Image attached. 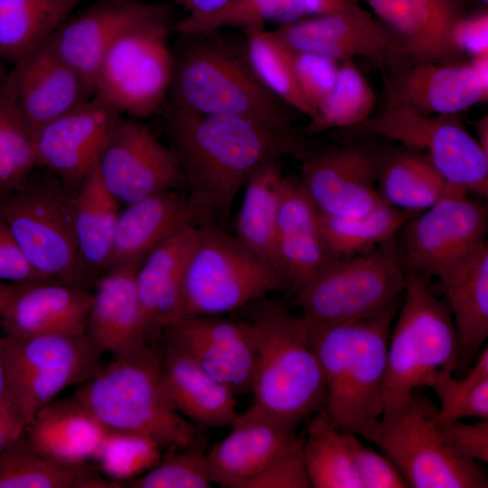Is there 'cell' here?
Returning <instances> with one entry per match:
<instances>
[{"instance_id": "ac0fdd59", "label": "cell", "mask_w": 488, "mask_h": 488, "mask_svg": "<svg viewBox=\"0 0 488 488\" xmlns=\"http://www.w3.org/2000/svg\"><path fill=\"white\" fill-rule=\"evenodd\" d=\"M163 336L235 396L251 390L256 347L249 320L221 315L182 317Z\"/></svg>"}, {"instance_id": "db71d44e", "label": "cell", "mask_w": 488, "mask_h": 488, "mask_svg": "<svg viewBox=\"0 0 488 488\" xmlns=\"http://www.w3.org/2000/svg\"><path fill=\"white\" fill-rule=\"evenodd\" d=\"M187 12L176 25L177 33H195L214 31L217 21L236 0H174Z\"/></svg>"}, {"instance_id": "6125c7cd", "label": "cell", "mask_w": 488, "mask_h": 488, "mask_svg": "<svg viewBox=\"0 0 488 488\" xmlns=\"http://www.w3.org/2000/svg\"><path fill=\"white\" fill-rule=\"evenodd\" d=\"M9 70L6 69L5 62L0 61V82L5 77Z\"/></svg>"}, {"instance_id": "7a4b0ae2", "label": "cell", "mask_w": 488, "mask_h": 488, "mask_svg": "<svg viewBox=\"0 0 488 488\" xmlns=\"http://www.w3.org/2000/svg\"><path fill=\"white\" fill-rule=\"evenodd\" d=\"M171 46L167 108L255 120L290 132L294 111L270 93L240 46L210 33H182Z\"/></svg>"}, {"instance_id": "52a82bcc", "label": "cell", "mask_w": 488, "mask_h": 488, "mask_svg": "<svg viewBox=\"0 0 488 488\" xmlns=\"http://www.w3.org/2000/svg\"><path fill=\"white\" fill-rule=\"evenodd\" d=\"M406 283L396 237L334 259L295 294L294 303L307 326L349 323L398 305Z\"/></svg>"}, {"instance_id": "d590c367", "label": "cell", "mask_w": 488, "mask_h": 488, "mask_svg": "<svg viewBox=\"0 0 488 488\" xmlns=\"http://www.w3.org/2000/svg\"><path fill=\"white\" fill-rule=\"evenodd\" d=\"M279 162L264 164L247 181L235 223V236L277 271V223L284 177Z\"/></svg>"}, {"instance_id": "d6986e66", "label": "cell", "mask_w": 488, "mask_h": 488, "mask_svg": "<svg viewBox=\"0 0 488 488\" xmlns=\"http://www.w3.org/2000/svg\"><path fill=\"white\" fill-rule=\"evenodd\" d=\"M122 115L97 96L34 131L37 166L72 189L95 166L113 127Z\"/></svg>"}, {"instance_id": "6f0895ef", "label": "cell", "mask_w": 488, "mask_h": 488, "mask_svg": "<svg viewBox=\"0 0 488 488\" xmlns=\"http://www.w3.org/2000/svg\"><path fill=\"white\" fill-rule=\"evenodd\" d=\"M15 108L13 78L10 70L0 82V136Z\"/></svg>"}, {"instance_id": "94428289", "label": "cell", "mask_w": 488, "mask_h": 488, "mask_svg": "<svg viewBox=\"0 0 488 488\" xmlns=\"http://www.w3.org/2000/svg\"><path fill=\"white\" fill-rule=\"evenodd\" d=\"M476 131V141L483 149V151L488 155V117L487 115L479 118L474 123Z\"/></svg>"}, {"instance_id": "277c9868", "label": "cell", "mask_w": 488, "mask_h": 488, "mask_svg": "<svg viewBox=\"0 0 488 488\" xmlns=\"http://www.w3.org/2000/svg\"><path fill=\"white\" fill-rule=\"evenodd\" d=\"M251 322L256 358L253 404L284 427L324 409L325 389L309 333L300 315L266 297L254 303Z\"/></svg>"}, {"instance_id": "74e56055", "label": "cell", "mask_w": 488, "mask_h": 488, "mask_svg": "<svg viewBox=\"0 0 488 488\" xmlns=\"http://www.w3.org/2000/svg\"><path fill=\"white\" fill-rule=\"evenodd\" d=\"M348 436L349 432L336 427L324 409L309 418L302 452L312 487L361 488Z\"/></svg>"}, {"instance_id": "816d5d0a", "label": "cell", "mask_w": 488, "mask_h": 488, "mask_svg": "<svg viewBox=\"0 0 488 488\" xmlns=\"http://www.w3.org/2000/svg\"><path fill=\"white\" fill-rule=\"evenodd\" d=\"M456 51L465 59L488 55V11L466 13L455 23L452 33Z\"/></svg>"}, {"instance_id": "836d02e7", "label": "cell", "mask_w": 488, "mask_h": 488, "mask_svg": "<svg viewBox=\"0 0 488 488\" xmlns=\"http://www.w3.org/2000/svg\"><path fill=\"white\" fill-rule=\"evenodd\" d=\"M120 203L108 191L94 166L74 196L73 232L81 269L90 284L108 270Z\"/></svg>"}, {"instance_id": "2e32d148", "label": "cell", "mask_w": 488, "mask_h": 488, "mask_svg": "<svg viewBox=\"0 0 488 488\" xmlns=\"http://www.w3.org/2000/svg\"><path fill=\"white\" fill-rule=\"evenodd\" d=\"M388 101L429 115H459L488 99V55L457 62L401 55L382 69Z\"/></svg>"}, {"instance_id": "83f0119b", "label": "cell", "mask_w": 488, "mask_h": 488, "mask_svg": "<svg viewBox=\"0 0 488 488\" xmlns=\"http://www.w3.org/2000/svg\"><path fill=\"white\" fill-rule=\"evenodd\" d=\"M137 268L114 266L94 283L85 333L112 357L148 345L136 283Z\"/></svg>"}, {"instance_id": "681fc988", "label": "cell", "mask_w": 488, "mask_h": 488, "mask_svg": "<svg viewBox=\"0 0 488 488\" xmlns=\"http://www.w3.org/2000/svg\"><path fill=\"white\" fill-rule=\"evenodd\" d=\"M302 446L303 440L274 459L242 488H311Z\"/></svg>"}, {"instance_id": "484cf974", "label": "cell", "mask_w": 488, "mask_h": 488, "mask_svg": "<svg viewBox=\"0 0 488 488\" xmlns=\"http://www.w3.org/2000/svg\"><path fill=\"white\" fill-rule=\"evenodd\" d=\"M199 226L191 224L175 232L151 251L136 270L148 345L155 343L181 318L184 272Z\"/></svg>"}, {"instance_id": "3957f363", "label": "cell", "mask_w": 488, "mask_h": 488, "mask_svg": "<svg viewBox=\"0 0 488 488\" xmlns=\"http://www.w3.org/2000/svg\"><path fill=\"white\" fill-rule=\"evenodd\" d=\"M399 305L353 322L305 324L324 383V410L342 430L365 437L382 414L388 342Z\"/></svg>"}, {"instance_id": "9a60e30c", "label": "cell", "mask_w": 488, "mask_h": 488, "mask_svg": "<svg viewBox=\"0 0 488 488\" xmlns=\"http://www.w3.org/2000/svg\"><path fill=\"white\" fill-rule=\"evenodd\" d=\"M99 178L124 205L185 186L179 163L148 126L121 116L95 164Z\"/></svg>"}, {"instance_id": "11a10c76", "label": "cell", "mask_w": 488, "mask_h": 488, "mask_svg": "<svg viewBox=\"0 0 488 488\" xmlns=\"http://www.w3.org/2000/svg\"><path fill=\"white\" fill-rule=\"evenodd\" d=\"M305 15L355 13L362 8L353 0H299Z\"/></svg>"}, {"instance_id": "f5cc1de1", "label": "cell", "mask_w": 488, "mask_h": 488, "mask_svg": "<svg viewBox=\"0 0 488 488\" xmlns=\"http://www.w3.org/2000/svg\"><path fill=\"white\" fill-rule=\"evenodd\" d=\"M37 281L43 279L27 262L0 213V282L27 284Z\"/></svg>"}, {"instance_id": "91938a15", "label": "cell", "mask_w": 488, "mask_h": 488, "mask_svg": "<svg viewBox=\"0 0 488 488\" xmlns=\"http://www.w3.org/2000/svg\"><path fill=\"white\" fill-rule=\"evenodd\" d=\"M24 284L0 282V316L9 301Z\"/></svg>"}, {"instance_id": "f1b7e54d", "label": "cell", "mask_w": 488, "mask_h": 488, "mask_svg": "<svg viewBox=\"0 0 488 488\" xmlns=\"http://www.w3.org/2000/svg\"><path fill=\"white\" fill-rule=\"evenodd\" d=\"M202 222L205 221L181 189L160 192L127 204L118 216L108 268L138 267L151 251L175 232Z\"/></svg>"}, {"instance_id": "be15d7a7", "label": "cell", "mask_w": 488, "mask_h": 488, "mask_svg": "<svg viewBox=\"0 0 488 488\" xmlns=\"http://www.w3.org/2000/svg\"><path fill=\"white\" fill-rule=\"evenodd\" d=\"M477 3L481 4L483 7L487 6L488 5V0H475Z\"/></svg>"}, {"instance_id": "44dd1931", "label": "cell", "mask_w": 488, "mask_h": 488, "mask_svg": "<svg viewBox=\"0 0 488 488\" xmlns=\"http://www.w3.org/2000/svg\"><path fill=\"white\" fill-rule=\"evenodd\" d=\"M162 6L134 0H97L68 17L48 42L94 89L99 67L109 47L127 30Z\"/></svg>"}, {"instance_id": "9c48e42d", "label": "cell", "mask_w": 488, "mask_h": 488, "mask_svg": "<svg viewBox=\"0 0 488 488\" xmlns=\"http://www.w3.org/2000/svg\"><path fill=\"white\" fill-rule=\"evenodd\" d=\"M286 284L269 264L215 221L200 224L183 278L182 317L222 315Z\"/></svg>"}, {"instance_id": "4dcf8cb0", "label": "cell", "mask_w": 488, "mask_h": 488, "mask_svg": "<svg viewBox=\"0 0 488 488\" xmlns=\"http://www.w3.org/2000/svg\"><path fill=\"white\" fill-rule=\"evenodd\" d=\"M35 448L70 464L93 460L108 430L73 394L39 408L24 427Z\"/></svg>"}, {"instance_id": "5bb4252c", "label": "cell", "mask_w": 488, "mask_h": 488, "mask_svg": "<svg viewBox=\"0 0 488 488\" xmlns=\"http://www.w3.org/2000/svg\"><path fill=\"white\" fill-rule=\"evenodd\" d=\"M486 205L451 186L431 207L412 215L400 230L406 273L437 279L486 243Z\"/></svg>"}, {"instance_id": "9f6ffc18", "label": "cell", "mask_w": 488, "mask_h": 488, "mask_svg": "<svg viewBox=\"0 0 488 488\" xmlns=\"http://www.w3.org/2000/svg\"><path fill=\"white\" fill-rule=\"evenodd\" d=\"M25 426V421L12 405L0 408V447L18 436Z\"/></svg>"}, {"instance_id": "7c38bea8", "label": "cell", "mask_w": 488, "mask_h": 488, "mask_svg": "<svg viewBox=\"0 0 488 488\" xmlns=\"http://www.w3.org/2000/svg\"><path fill=\"white\" fill-rule=\"evenodd\" d=\"M350 131L380 136L417 151L450 185L477 197H487L488 155L458 115H429L388 101L381 113Z\"/></svg>"}, {"instance_id": "d6a6232c", "label": "cell", "mask_w": 488, "mask_h": 488, "mask_svg": "<svg viewBox=\"0 0 488 488\" xmlns=\"http://www.w3.org/2000/svg\"><path fill=\"white\" fill-rule=\"evenodd\" d=\"M89 462L70 464L41 452L24 430L0 447V488H119Z\"/></svg>"}, {"instance_id": "8fae6325", "label": "cell", "mask_w": 488, "mask_h": 488, "mask_svg": "<svg viewBox=\"0 0 488 488\" xmlns=\"http://www.w3.org/2000/svg\"><path fill=\"white\" fill-rule=\"evenodd\" d=\"M169 10L162 8L122 33L99 67L94 96L122 116L147 117L165 102L173 58Z\"/></svg>"}, {"instance_id": "8d00e7d4", "label": "cell", "mask_w": 488, "mask_h": 488, "mask_svg": "<svg viewBox=\"0 0 488 488\" xmlns=\"http://www.w3.org/2000/svg\"><path fill=\"white\" fill-rule=\"evenodd\" d=\"M79 0H0V61L13 65L43 44Z\"/></svg>"}, {"instance_id": "bcb514c9", "label": "cell", "mask_w": 488, "mask_h": 488, "mask_svg": "<svg viewBox=\"0 0 488 488\" xmlns=\"http://www.w3.org/2000/svg\"><path fill=\"white\" fill-rule=\"evenodd\" d=\"M305 15L299 0H236L217 21L214 31L224 25L239 26L246 31L263 27L267 21L282 25Z\"/></svg>"}, {"instance_id": "b9f144b4", "label": "cell", "mask_w": 488, "mask_h": 488, "mask_svg": "<svg viewBox=\"0 0 488 488\" xmlns=\"http://www.w3.org/2000/svg\"><path fill=\"white\" fill-rule=\"evenodd\" d=\"M439 399L435 418L440 422L464 418L488 419V348L485 345L463 379L446 370L436 373L427 386Z\"/></svg>"}, {"instance_id": "f907efd6", "label": "cell", "mask_w": 488, "mask_h": 488, "mask_svg": "<svg viewBox=\"0 0 488 488\" xmlns=\"http://www.w3.org/2000/svg\"><path fill=\"white\" fill-rule=\"evenodd\" d=\"M437 422L446 442L457 455L479 464L488 463V419H477L473 423L462 420Z\"/></svg>"}, {"instance_id": "4316f807", "label": "cell", "mask_w": 488, "mask_h": 488, "mask_svg": "<svg viewBox=\"0 0 488 488\" xmlns=\"http://www.w3.org/2000/svg\"><path fill=\"white\" fill-rule=\"evenodd\" d=\"M92 292L56 281L24 284L0 316L4 335L85 333Z\"/></svg>"}, {"instance_id": "e575fe53", "label": "cell", "mask_w": 488, "mask_h": 488, "mask_svg": "<svg viewBox=\"0 0 488 488\" xmlns=\"http://www.w3.org/2000/svg\"><path fill=\"white\" fill-rule=\"evenodd\" d=\"M375 160L379 193L399 210L423 211L452 186L424 155L402 145L376 153Z\"/></svg>"}, {"instance_id": "ab89813d", "label": "cell", "mask_w": 488, "mask_h": 488, "mask_svg": "<svg viewBox=\"0 0 488 488\" xmlns=\"http://www.w3.org/2000/svg\"><path fill=\"white\" fill-rule=\"evenodd\" d=\"M375 103L373 89L353 60L340 61L335 83L309 119L306 132L352 128L371 117Z\"/></svg>"}, {"instance_id": "8992f818", "label": "cell", "mask_w": 488, "mask_h": 488, "mask_svg": "<svg viewBox=\"0 0 488 488\" xmlns=\"http://www.w3.org/2000/svg\"><path fill=\"white\" fill-rule=\"evenodd\" d=\"M75 192L37 167L17 189L0 194V213L27 262L43 280L89 288L74 239Z\"/></svg>"}, {"instance_id": "d4e9b609", "label": "cell", "mask_w": 488, "mask_h": 488, "mask_svg": "<svg viewBox=\"0 0 488 488\" xmlns=\"http://www.w3.org/2000/svg\"><path fill=\"white\" fill-rule=\"evenodd\" d=\"M398 39L408 58L436 62L467 59L452 39L456 22L466 12V0H362Z\"/></svg>"}, {"instance_id": "7402d4cb", "label": "cell", "mask_w": 488, "mask_h": 488, "mask_svg": "<svg viewBox=\"0 0 488 488\" xmlns=\"http://www.w3.org/2000/svg\"><path fill=\"white\" fill-rule=\"evenodd\" d=\"M10 71L15 106L33 131L94 96L92 86L56 54L48 40Z\"/></svg>"}, {"instance_id": "603a6c76", "label": "cell", "mask_w": 488, "mask_h": 488, "mask_svg": "<svg viewBox=\"0 0 488 488\" xmlns=\"http://www.w3.org/2000/svg\"><path fill=\"white\" fill-rule=\"evenodd\" d=\"M230 427L229 435L205 453L212 483L226 488H242L303 440V435L284 427L253 403Z\"/></svg>"}, {"instance_id": "4fadbf2b", "label": "cell", "mask_w": 488, "mask_h": 488, "mask_svg": "<svg viewBox=\"0 0 488 488\" xmlns=\"http://www.w3.org/2000/svg\"><path fill=\"white\" fill-rule=\"evenodd\" d=\"M4 337L11 403L26 424L39 408L87 381L101 366L104 353L86 333Z\"/></svg>"}, {"instance_id": "7dc6e473", "label": "cell", "mask_w": 488, "mask_h": 488, "mask_svg": "<svg viewBox=\"0 0 488 488\" xmlns=\"http://www.w3.org/2000/svg\"><path fill=\"white\" fill-rule=\"evenodd\" d=\"M291 57L297 88L315 113L316 108L335 83L340 62L305 52L291 51Z\"/></svg>"}, {"instance_id": "680465c9", "label": "cell", "mask_w": 488, "mask_h": 488, "mask_svg": "<svg viewBox=\"0 0 488 488\" xmlns=\"http://www.w3.org/2000/svg\"><path fill=\"white\" fill-rule=\"evenodd\" d=\"M7 405H12L10 399V378L5 347V337L4 335H0V408Z\"/></svg>"}, {"instance_id": "5b68a950", "label": "cell", "mask_w": 488, "mask_h": 488, "mask_svg": "<svg viewBox=\"0 0 488 488\" xmlns=\"http://www.w3.org/2000/svg\"><path fill=\"white\" fill-rule=\"evenodd\" d=\"M160 374L161 354L146 345L101 364L74 395L108 431L146 436L168 453L203 449V429L169 407L160 389Z\"/></svg>"}, {"instance_id": "f6af8a7d", "label": "cell", "mask_w": 488, "mask_h": 488, "mask_svg": "<svg viewBox=\"0 0 488 488\" xmlns=\"http://www.w3.org/2000/svg\"><path fill=\"white\" fill-rule=\"evenodd\" d=\"M37 167L34 131L15 106L0 136V194L17 189Z\"/></svg>"}, {"instance_id": "f35d334b", "label": "cell", "mask_w": 488, "mask_h": 488, "mask_svg": "<svg viewBox=\"0 0 488 488\" xmlns=\"http://www.w3.org/2000/svg\"><path fill=\"white\" fill-rule=\"evenodd\" d=\"M414 214L381 204L354 216H328L320 212V224L330 252L335 258H343L396 238Z\"/></svg>"}, {"instance_id": "1f68e13d", "label": "cell", "mask_w": 488, "mask_h": 488, "mask_svg": "<svg viewBox=\"0 0 488 488\" xmlns=\"http://www.w3.org/2000/svg\"><path fill=\"white\" fill-rule=\"evenodd\" d=\"M458 341L457 367L471 361L488 336V245L438 279Z\"/></svg>"}, {"instance_id": "f546056e", "label": "cell", "mask_w": 488, "mask_h": 488, "mask_svg": "<svg viewBox=\"0 0 488 488\" xmlns=\"http://www.w3.org/2000/svg\"><path fill=\"white\" fill-rule=\"evenodd\" d=\"M160 389L171 408L202 429L230 427L239 414L236 396L168 342L161 354Z\"/></svg>"}, {"instance_id": "c3c4849f", "label": "cell", "mask_w": 488, "mask_h": 488, "mask_svg": "<svg viewBox=\"0 0 488 488\" xmlns=\"http://www.w3.org/2000/svg\"><path fill=\"white\" fill-rule=\"evenodd\" d=\"M353 467L361 488H408L394 464L381 452L368 447L349 432Z\"/></svg>"}, {"instance_id": "6da1fadb", "label": "cell", "mask_w": 488, "mask_h": 488, "mask_svg": "<svg viewBox=\"0 0 488 488\" xmlns=\"http://www.w3.org/2000/svg\"><path fill=\"white\" fill-rule=\"evenodd\" d=\"M164 131L188 199L205 221H226L237 194L261 165L308 152L293 131L237 117L167 108Z\"/></svg>"}, {"instance_id": "e0dca14e", "label": "cell", "mask_w": 488, "mask_h": 488, "mask_svg": "<svg viewBox=\"0 0 488 488\" xmlns=\"http://www.w3.org/2000/svg\"><path fill=\"white\" fill-rule=\"evenodd\" d=\"M273 33L292 52L320 54L338 62L363 58L382 70L404 55L396 36L364 9L301 18Z\"/></svg>"}, {"instance_id": "7bdbcfd3", "label": "cell", "mask_w": 488, "mask_h": 488, "mask_svg": "<svg viewBox=\"0 0 488 488\" xmlns=\"http://www.w3.org/2000/svg\"><path fill=\"white\" fill-rule=\"evenodd\" d=\"M162 457L161 446L146 436L108 431L93 460L106 477L125 484L153 468Z\"/></svg>"}, {"instance_id": "ee69618b", "label": "cell", "mask_w": 488, "mask_h": 488, "mask_svg": "<svg viewBox=\"0 0 488 488\" xmlns=\"http://www.w3.org/2000/svg\"><path fill=\"white\" fill-rule=\"evenodd\" d=\"M204 449L188 448L167 453L145 473L127 481L129 488L211 487Z\"/></svg>"}, {"instance_id": "ba28073f", "label": "cell", "mask_w": 488, "mask_h": 488, "mask_svg": "<svg viewBox=\"0 0 488 488\" xmlns=\"http://www.w3.org/2000/svg\"><path fill=\"white\" fill-rule=\"evenodd\" d=\"M400 302L388 342L383 409L427 386L436 373L454 371L458 361L451 314L426 276L407 273Z\"/></svg>"}, {"instance_id": "cb8c5ba5", "label": "cell", "mask_w": 488, "mask_h": 488, "mask_svg": "<svg viewBox=\"0 0 488 488\" xmlns=\"http://www.w3.org/2000/svg\"><path fill=\"white\" fill-rule=\"evenodd\" d=\"M336 259L320 224V212L299 179L284 176L280 191L276 240L277 269L294 294Z\"/></svg>"}, {"instance_id": "60d3db41", "label": "cell", "mask_w": 488, "mask_h": 488, "mask_svg": "<svg viewBox=\"0 0 488 488\" xmlns=\"http://www.w3.org/2000/svg\"><path fill=\"white\" fill-rule=\"evenodd\" d=\"M245 33L247 57L262 85L294 111L312 118L314 111L302 97L295 80L291 51L273 31H266L264 27Z\"/></svg>"}, {"instance_id": "30bf717a", "label": "cell", "mask_w": 488, "mask_h": 488, "mask_svg": "<svg viewBox=\"0 0 488 488\" xmlns=\"http://www.w3.org/2000/svg\"><path fill=\"white\" fill-rule=\"evenodd\" d=\"M436 407L413 392L386 407L364 437L380 449L412 488H486L479 463L457 455L435 418Z\"/></svg>"}, {"instance_id": "ffe728a7", "label": "cell", "mask_w": 488, "mask_h": 488, "mask_svg": "<svg viewBox=\"0 0 488 488\" xmlns=\"http://www.w3.org/2000/svg\"><path fill=\"white\" fill-rule=\"evenodd\" d=\"M299 180L324 215H360L386 204L378 191L375 154L361 147L307 152L302 157Z\"/></svg>"}]
</instances>
